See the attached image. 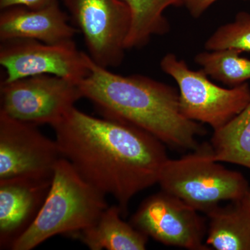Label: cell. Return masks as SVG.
I'll use <instances>...</instances> for the list:
<instances>
[{
    "label": "cell",
    "instance_id": "obj_4",
    "mask_svg": "<svg viewBox=\"0 0 250 250\" xmlns=\"http://www.w3.org/2000/svg\"><path fill=\"white\" fill-rule=\"evenodd\" d=\"M220 163L213 159L210 144L203 143L187 155L167 159L158 184L161 190L207 214L221 202L241 200L250 188L241 172Z\"/></svg>",
    "mask_w": 250,
    "mask_h": 250
},
{
    "label": "cell",
    "instance_id": "obj_12",
    "mask_svg": "<svg viewBox=\"0 0 250 250\" xmlns=\"http://www.w3.org/2000/svg\"><path fill=\"white\" fill-rule=\"evenodd\" d=\"M68 18L59 1L38 9L24 6L3 9L0 14V40L29 39L48 44L74 41L77 30L70 25Z\"/></svg>",
    "mask_w": 250,
    "mask_h": 250
},
{
    "label": "cell",
    "instance_id": "obj_2",
    "mask_svg": "<svg viewBox=\"0 0 250 250\" xmlns=\"http://www.w3.org/2000/svg\"><path fill=\"white\" fill-rule=\"evenodd\" d=\"M89 68L79 85L103 117L137 126L174 149L192 151L200 146L197 137L207 131L184 116L174 87L143 75L113 73L90 57Z\"/></svg>",
    "mask_w": 250,
    "mask_h": 250
},
{
    "label": "cell",
    "instance_id": "obj_13",
    "mask_svg": "<svg viewBox=\"0 0 250 250\" xmlns=\"http://www.w3.org/2000/svg\"><path fill=\"white\" fill-rule=\"evenodd\" d=\"M118 205L106 208L88 228L76 233V238L91 250H144L149 237L126 223Z\"/></svg>",
    "mask_w": 250,
    "mask_h": 250
},
{
    "label": "cell",
    "instance_id": "obj_7",
    "mask_svg": "<svg viewBox=\"0 0 250 250\" xmlns=\"http://www.w3.org/2000/svg\"><path fill=\"white\" fill-rule=\"evenodd\" d=\"M83 34L88 55L104 67L123 62L131 11L121 0H63Z\"/></svg>",
    "mask_w": 250,
    "mask_h": 250
},
{
    "label": "cell",
    "instance_id": "obj_9",
    "mask_svg": "<svg viewBox=\"0 0 250 250\" xmlns=\"http://www.w3.org/2000/svg\"><path fill=\"white\" fill-rule=\"evenodd\" d=\"M62 158L56 140L45 136L37 125L0 111V180L52 179Z\"/></svg>",
    "mask_w": 250,
    "mask_h": 250
},
{
    "label": "cell",
    "instance_id": "obj_3",
    "mask_svg": "<svg viewBox=\"0 0 250 250\" xmlns=\"http://www.w3.org/2000/svg\"><path fill=\"white\" fill-rule=\"evenodd\" d=\"M106 196L62 158L39 214L11 250H31L57 235L73 237L95 223L107 208Z\"/></svg>",
    "mask_w": 250,
    "mask_h": 250
},
{
    "label": "cell",
    "instance_id": "obj_10",
    "mask_svg": "<svg viewBox=\"0 0 250 250\" xmlns=\"http://www.w3.org/2000/svg\"><path fill=\"white\" fill-rule=\"evenodd\" d=\"M198 212L178 197L161 190L141 203L129 223L166 246L211 250L205 243L207 227Z\"/></svg>",
    "mask_w": 250,
    "mask_h": 250
},
{
    "label": "cell",
    "instance_id": "obj_15",
    "mask_svg": "<svg viewBox=\"0 0 250 250\" xmlns=\"http://www.w3.org/2000/svg\"><path fill=\"white\" fill-rule=\"evenodd\" d=\"M131 11V21L126 49L141 48L153 36L170 30L164 11L170 6H182V0H121Z\"/></svg>",
    "mask_w": 250,
    "mask_h": 250
},
{
    "label": "cell",
    "instance_id": "obj_19",
    "mask_svg": "<svg viewBox=\"0 0 250 250\" xmlns=\"http://www.w3.org/2000/svg\"><path fill=\"white\" fill-rule=\"evenodd\" d=\"M59 0H0L1 10L13 6H24L31 9H41L57 2Z\"/></svg>",
    "mask_w": 250,
    "mask_h": 250
},
{
    "label": "cell",
    "instance_id": "obj_11",
    "mask_svg": "<svg viewBox=\"0 0 250 250\" xmlns=\"http://www.w3.org/2000/svg\"><path fill=\"white\" fill-rule=\"evenodd\" d=\"M52 179L0 180V248L13 243L30 227L48 194Z\"/></svg>",
    "mask_w": 250,
    "mask_h": 250
},
{
    "label": "cell",
    "instance_id": "obj_5",
    "mask_svg": "<svg viewBox=\"0 0 250 250\" xmlns=\"http://www.w3.org/2000/svg\"><path fill=\"white\" fill-rule=\"evenodd\" d=\"M160 67L178 85L179 107L190 121L218 129L250 103L248 82L228 88L219 86L203 70H191L185 61L173 53L163 57Z\"/></svg>",
    "mask_w": 250,
    "mask_h": 250
},
{
    "label": "cell",
    "instance_id": "obj_16",
    "mask_svg": "<svg viewBox=\"0 0 250 250\" xmlns=\"http://www.w3.org/2000/svg\"><path fill=\"white\" fill-rule=\"evenodd\" d=\"M213 159L250 169V102L246 108L210 139Z\"/></svg>",
    "mask_w": 250,
    "mask_h": 250
},
{
    "label": "cell",
    "instance_id": "obj_14",
    "mask_svg": "<svg viewBox=\"0 0 250 250\" xmlns=\"http://www.w3.org/2000/svg\"><path fill=\"white\" fill-rule=\"evenodd\" d=\"M206 215L209 222L205 243L210 249L250 250V208L243 198Z\"/></svg>",
    "mask_w": 250,
    "mask_h": 250
},
{
    "label": "cell",
    "instance_id": "obj_1",
    "mask_svg": "<svg viewBox=\"0 0 250 250\" xmlns=\"http://www.w3.org/2000/svg\"><path fill=\"white\" fill-rule=\"evenodd\" d=\"M62 156L88 184L118 202L123 217L135 195L158 184L165 144L137 126L72 108L53 126Z\"/></svg>",
    "mask_w": 250,
    "mask_h": 250
},
{
    "label": "cell",
    "instance_id": "obj_6",
    "mask_svg": "<svg viewBox=\"0 0 250 250\" xmlns=\"http://www.w3.org/2000/svg\"><path fill=\"white\" fill-rule=\"evenodd\" d=\"M83 98L79 83L54 75L1 82L0 111L29 124L53 126Z\"/></svg>",
    "mask_w": 250,
    "mask_h": 250
},
{
    "label": "cell",
    "instance_id": "obj_8",
    "mask_svg": "<svg viewBox=\"0 0 250 250\" xmlns=\"http://www.w3.org/2000/svg\"><path fill=\"white\" fill-rule=\"evenodd\" d=\"M89 59L74 41L48 44L14 39L3 41L0 47V64L6 71L4 82L48 75L80 83L89 73Z\"/></svg>",
    "mask_w": 250,
    "mask_h": 250
},
{
    "label": "cell",
    "instance_id": "obj_20",
    "mask_svg": "<svg viewBox=\"0 0 250 250\" xmlns=\"http://www.w3.org/2000/svg\"><path fill=\"white\" fill-rule=\"evenodd\" d=\"M218 0H182V6H185L192 17L199 18L213 3Z\"/></svg>",
    "mask_w": 250,
    "mask_h": 250
},
{
    "label": "cell",
    "instance_id": "obj_18",
    "mask_svg": "<svg viewBox=\"0 0 250 250\" xmlns=\"http://www.w3.org/2000/svg\"><path fill=\"white\" fill-rule=\"evenodd\" d=\"M207 51L231 49L242 52H250V14L241 11L234 21L218 27L206 41Z\"/></svg>",
    "mask_w": 250,
    "mask_h": 250
},
{
    "label": "cell",
    "instance_id": "obj_17",
    "mask_svg": "<svg viewBox=\"0 0 250 250\" xmlns=\"http://www.w3.org/2000/svg\"><path fill=\"white\" fill-rule=\"evenodd\" d=\"M241 54L231 49L206 50L195 56V62L210 78L234 87L250 80V59Z\"/></svg>",
    "mask_w": 250,
    "mask_h": 250
},
{
    "label": "cell",
    "instance_id": "obj_21",
    "mask_svg": "<svg viewBox=\"0 0 250 250\" xmlns=\"http://www.w3.org/2000/svg\"><path fill=\"white\" fill-rule=\"evenodd\" d=\"M243 200H244V201L246 202L247 205L249 206L250 208V188L249 189V190H248V192H247L246 196L243 197Z\"/></svg>",
    "mask_w": 250,
    "mask_h": 250
}]
</instances>
